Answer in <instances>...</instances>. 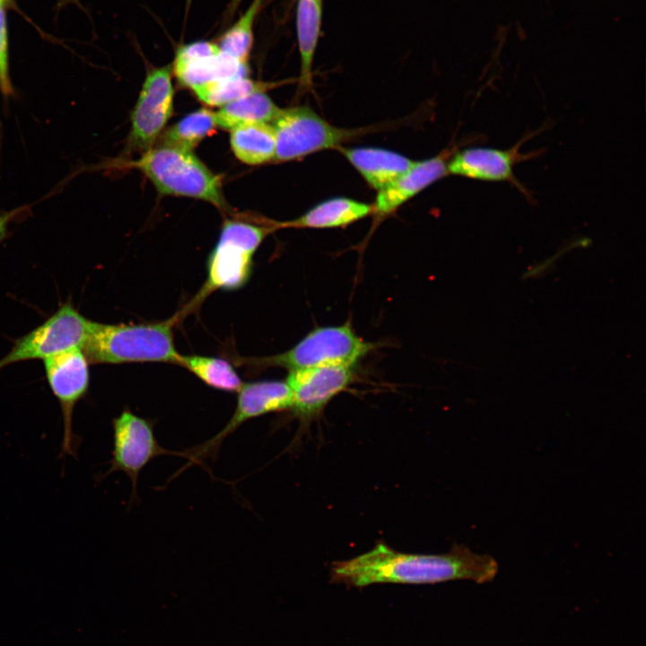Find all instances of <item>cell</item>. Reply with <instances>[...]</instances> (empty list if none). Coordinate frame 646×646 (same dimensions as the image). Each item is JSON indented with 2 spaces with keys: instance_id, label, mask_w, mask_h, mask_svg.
<instances>
[{
  "instance_id": "ba28073f",
  "label": "cell",
  "mask_w": 646,
  "mask_h": 646,
  "mask_svg": "<svg viewBox=\"0 0 646 646\" xmlns=\"http://www.w3.org/2000/svg\"><path fill=\"white\" fill-rule=\"evenodd\" d=\"M113 449L109 467L103 478L113 472L125 473L131 481V500L137 496V482L141 471L155 458L175 455L187 458L185 451L163 448L155 437L153 424L131 410H123L112 421Z\"/></svg>"
},
{
  "instance_id": "4fadbf2b",
  "label": "cell",
  "mask_w": 646,
  "mask_h": 646,
  "mask_svg": "<svg viewBox=\"0 0 646 646\" xmlns=\"http://www.w3.org/2000/svg\"><path fill=\"white\" fill-rule=\"evenodd\" d=\"M172 67L149 71L131 113L129 146L145 152L154 145L173 111Z\"/></svg>"
},
{
  "instance_id": "e0dca14e",
  "label": "cell",
  "mask_w": 646,
  "mask_h": 646,
  "mask_svg": "<svg viewBox=\"0 0 646 646\" xmlns=\"http://www.w3.org/2000/svg\"><path fill=\"white\" fill-rule=\"evenodd\" d=\"M373 214L372 205L345 196H336L314 205L301 216L273 223L276 228L327 229L345 226Z\"/></svg>"
},
{
  "instance_id": "484cf974",
  "label": "cell",
  "mask_w": 646,
  "mask_h": 646,
  "mask_svg": "<svg viewBox=\"0 0 646 646\" xmlns=\"http://www.w3.org/2000/svg\"><path fill=\"white\" fill-rule=\"evenodd\" d=\"M22 208H17L9 212L0 213V243L6 238L8 225Z\"/></svg>"
},
{
  "instance_id": "9c48e42d",
  "label": "cell",
  "mask_w": 646,
  "mask_h": 646,
  "mask_svg": "<svg viewBox=\"0 0 646 646\" xmlns=\"http://www.w3.org/2000/svg\"><path fill=\"white\" fill-rule=\"evenodd\" d=\"M292 392L286 381L259 380L243 383L238 391L235 410L224 427L214 437L188 449V465L200 464L205 458L215 459L223 441L241 424L264 415L288 410Z\"/></svg>"
},
{
  "instance_id": "44dd1931",
  "label": "cell",
  "mask_w": 646,
  "mask_h": 646,
  "mask_svg": "<svg viewBox=\"0 0 646 646\" xmlns=\"http://www.w3.org/2000/svg\"><path fill=\"white\" fill-rule=\"evenodd\" d=\"M215 112L202 108L193 111L160 135L157 144H164L192 151L216 127Z\"/></svg>"
},
{
  "instance_id": "8fae6325",
  "label": "cell",
  "mask_w": 646,
  "mask_h": 646,
  "mask_svg": "<svg viewBox=\"0 0 646 646\" xmlns=\"http://www.w3.org/2000/svg\"><path fill=\"white\" fill-rule=\"evenodd\" d=\"M542 129L524 135L508 149L475 146L456 151L449 159L448 173L480 181L507 182L531 200V194L515 176L514 167L542 153L540 150L527 153L520 152L523 144L539 134Z\"/></svg>"
},
{
  "instance_id": "5bb4252c",
  "label": "cell",
  "mask_w": 646,
  "mask_h": 646,
  "mask_svg": "<svg viewBox=\"0 0 646 646\" xmlns=\"http://www.w3.org/2000/svg\"><path fill=\"white\" fill-rule=\"evenodd\" d=\"M171 67L178 81L191 90L214 81L248 76V65L223 52L216 43L204 40L180 46Z\"/></svg>"
},
{
  "instance_id": "2e32d148",
  "label": "cell",
  "mask_w": 646,
  "mask_h": 646,
  "mask_svg": "<svg viewBox=\"0 0 646 646\" xmlns=\"http://www.w3.org/2000/svg\"><path fill=\"white\" fill-rule=\"evenodd\" d=\"M337 150L377 191L390 184L415 162L399 153L380 147L340 146Z\"/></svg>"
},
{
  "instance_id": "d4e9b609",
  "label": "cell",
  "mask_w": 646,
  "mask_h": 646,
  "mask_svg": "<svg viewBox=\"0 0 646 646\" xmlns=\"http://www.w3.org/2000/svg\"><path fill=\"white\" fill-rule=\"evenodd\" d=\"M6 1H0V92L7 100L14 90L11 82L9 69V37L6 19Z\"/></svg>"
},
{
  "instance_id": "ffe728a7",
  "label": "cell",
  "mask_w": 646,
  "mask_h": 646,
  "mask_svg": "<svg viewBox=\"0 0 646 646\" xmlns=\"http://www.w3.org/2000/svg\"><path fill=\"white\" fill-rule=\"evenodd\" d=\"M280 110L266 92H255L222 106L215 112L216 126L230 130L242 123H272Z\"/></svg>"
},
{
  "instance_id": "8992f818",
  "label": "cell",
  "mask_w": 646,
  "mask_h": 646,
  "mask_svg": "<svg viewBox=\"0 0 646 646\" xmlns=\"http://www.w3.org/2000/svg\"><path fill=\"white\" fill-rule=\"evenodd\" d=\"M275 137V159L287 162L313 153L337 149L366 131L336 127L309 106L281 109L271 123Z\"/></svg>"
},
{
  "instance_id": "5b68a950",
  "label": "cell",
  "mask_w": 646,
  "mask_h": 646,
  "mask_svg": "<svg viewBox=\"0 0 646 646\" xmlns=\"http://www.w3.org/2000/svg\"><path fill=\"white\" fill-rule=\"evenodd\" d=\"M359 337L350 323L312 329L291 349L250 360L254 365L277 366L289 371L326 365H355L374 348Z\"/></svg>"
},
{
  "instance_id": "9a60e30c",
  "label": "cell",
  "mask_w": 646,
  "mask_h": 646,
  "mask_svg": "<svg viewBox=\"0 0 646 646\" xmlns=\"http://www.w3.org/2000/svg\"><path fill=\"white\" fill-rule=\"evenodd\" d=\"M455 148L447 149L436 156L415 162L414 164L384 188L378 191L373 214L385 216L421 191L447 176L448 162Z\"/></svg>"
},
{
  "instance_id": "f1b7e54d",
  "label": "cell",
  "mask_w": 646,
  "mask_h": 646,
  "mask_svg": "<svg viewBox=\"0 0 646 646\" xmlns=\"http://www.w3.org/2000/svg\"><path fill=\"white\" fill-rule=\"evenodd\" d=\"M7 1V0H6Z\"/></svg>"
},
{
  "instance_id": "ac0fdd59",
  "label": "cell",
  "mask_w": 646,
  "mask_h": 646,
  "mask_svg": "<svg viewBox=\"0 0 646 646\" xmlns=\"http://www.w3.org/2000/svg\"><path fill=\"white\" fill-rule=\"evenodd\" d=\"M323 0H298L296 31L301 58L300 87L310 90L312 84V64L317 48Z\"/></svg>"
},
{
  "instance_id": "7c38bea8",
  "label": "cell",
  "mask_w": 646,
  "mask_h": 646,
  "mask_svg": "<svg viewBox=\"0 0 646 646\" xmlns=\"http://www.w3.org/2000/svg\"><path fill=\"white\" fill-rule=\"evenodd\" d=\"M354 366L335 364L289 371L286 379L292 392L289 410L301 426H308L319 417L326 406L353 383Z\"/></svg>"
},
{
  "instance_id": "7402d4cb",
  "label": "cell",
  "mask_w": 646,
  "mask_h": 646,
  "mask_svg": "<svg viewBox=\"0 0 646 646\" xmlns=\"http://www.w3.org/2000/svg\"><path fill=\"white\" fill-rule=\"evenodd\" d=\"M179 365L184 366L208 386L238 392L243 382L232 365L224 359L197 354H180Z\"/></svg>"
},
{
  "instance_id": "d6986e66",
  "label": "cell",
  "mask_w": 646,
  "mask_h": 646,
  "mask_svg": "<svg viewBox=\"0 0 646 646\" xmlns=\"http://www.w3.org/2000/svg\"><path fill=\"white\" fill-rule=\"evenodd\" d=\"M231 147L235 156L249 165H258L275 159V137L271 124L249 122L230 129Z\"/></svg>"
},
{
  "instance_id": "4316f807",
  "label": "cell",
  "mask_w": 646,
  "mask_h": 646,
  "mask_svg": "<svg viewBox=\"0 0 646 646\" xmlns=\"http://www.w3.org/2000/svg\"><path fill=\"white\" fill-rule=\"evenodd\" d=\"M240 1H241V0H232V3H231V9H235V8L238 6V4L240 3Z\"/></svg>"
},
{
  "instance_id": "603a6c76",
  "label": "cell",
  "mask_w": 646,
  "mask_h": 646,
  "mask_svg": "<svg viewBox=\"0 0 646 646\" xmlns=\"http://www.w3.org/2000/svg\"><path fill=\"white\" fill-rule=\"evenodd\" d=\"M263 3L264 0H253L237 22L225 31L216 42L223 52L243 65H248L253 45L254 23Z\"/></svg>"
},
{
  "instance_id": "30bf717a",
  "label": "cell",
  "mask_w": 646,
  "mask_h": 646,
  "mask_svg": "<svg viewBox=\"0 0 646 646\" xmlns=\"http://www.w3.org/2000/svg\"><path fill=\"white\" fill-rule=\"evenodd\" d=\"M46 377L59 402L64 424L60 457H76L78 438L73 431L75 405L87 393L90 383L89 361L82 348L74 347L45 360Z\"/></svg>"
},
{
  "instance_id": "7a4b0ae2",
  "label": "cell",
  "mask_w": 646,
  "mask_h": 646,
  "mask_svg": "<svg viewBox=\"0 0 646 646\" xmlns=\"http://www.w3.org/2000/svg\"><path fill=\"white\" fill-rule=\"evenodd\" d=\"M179 316L155 323L102 324L92 321L82 347L90 363L162 362L178 364L180 354L172 327Z\"/></svg>"
},
{
  "instance_id": "277c9868",
  "label": "cell",
  "mask_w": 646,
  "mask_h": 646,
  "mask_svg": "<svg viewBox=\"0 0 646 646\" xmlns=\"http://www.w3.org/2000/svg\"><path fill=\"white\" fill-rule=\"evenodd\" d=\"M274 227L241 221L224 222L219 240L207 261V278L188 309L216 290H236L249 279L253 256Z\"/></svg>"
},
{
  "instance_id": "83f0119b",
  "label": "cell",
  "mask_w": 646,
  "mask_h": 646,
  "mask_svg": "<svg viewBox=\"0 0 646 646\" xmlns=\"http://www.w3.org/2000/svg\"><path fill=\"white\" fill-rule=\"evenodd\" d=\"M0 1H6V0H0Z\"/></svg>"
},
{
  "instance_id": "3957f363",
  "label": "cell",
  "mask_w": 646,
  "mask_h": 646,
  "mask_svg": "<svg viewBox=\"0 0 646 646\" xmlns=\"http://www.w3.org/2000/svg\"><path fill=\"white\" fill-rule=\"evenodd\" d=\"M127 166L143 172L162 195L193 197L220 209L227 207L221 178L191 151L156 144Z\"/></svg>"
},
{
  "instance_id": "52a82bcc",
  "label": "cell",
  "mask_w": 646,
  "mask_h": 646,
  "mask_svg": "<svg viewBox=\"0 0 646 646\" xmlns=\"http://www.w3.org/2000/svg\"><path fill=\"white\" fill-rule=\"evenodd\" d=\"M92 321L67 302L35 329L18 338L9 353L0 359V371L29 360H45L64 351L82 348Z\"/></svg>"
},
{
  "instance_id": "6da1fadb",
  "label": "cell",
  "mask_w": 646,
  "mask_h": 646,
  "mask_svg": "<svg viewBox=\"0 0 646 646\" xmlns=\"http://www.w3.org/2000/svg\"><path fill=\"white\" fill-rule=\"evenodd\" d=\"M498 569L493 556L474 553L464 545H454L445 554H420L380 542L364 554L334 562L330 581L359 589L378 583L420 585L458 580L483 584L493 581Z\"/></svg>"
},
{
  "instance_id": "cb8c5ba5",
  "label": "cell",
  "mask_w": 646,
  "mask_h": 646,
  "mask_svg": "<svg viewBox=\"0 0 646 646\" xmlns=\"http://www.w3.org/2000/svg\"><path fill=\"white\" fill-rule=\"evenodd\" d=\"M272 84L239 76L214 81L192 91L208 106H223L255 92H266Z\"/></svg>"
}]
</instances>
